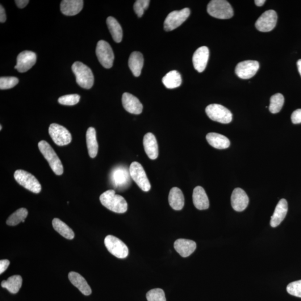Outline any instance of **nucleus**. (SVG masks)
Instances as JSON below:
<instances>
[{"label":"nucleus","instance_id":"37","mask_svg":"<svg viewBox=\"0 0 301 301\" xmlns=\"http://www.w3.org/2000/svg\"><path fill=\"white\" fill-rule=\"evenodd\" d=\"M19 79L14 77H1L0 78V89L8 90L18 85Z\"/></svg>","mask_w":301,"mask_h":301},{"label":"nucleus","instance_id":"32","mask_svg":"<svg viewBox=\"0 0 301 301\" xmlns=\"http://www.w3.org/2000/svg\"><path fill=\"white\" fill-rule=\"evenodd\" d=\"M52 224L54 229L66 239L72 240L74 238L75 234L73 230L60 219L54 218Z\"/></svg>","mask_w":301,"mask_h":301},{"label":"nucleus","instance_id":"7","mask_svg":"<svg viewBox=\"0 0 301 301\" xmlns=\"http://www.w3.org/2000/svg\"><path fill=\"white\" fill-rule=\"evenodd\" d=\"M95 53L100 63L104 68H112L114 64L115 56L111 45L107 41H99L96 47Z\"/></svg>","mask_w":301,"mask_h":301},{"label":"nucleus","instance_id":"4","mask_svg":"<svg viewBox=\"0 0 301 301\" xmlns=\"http://www.w3.org/2000/svg\"><path fill=\"white\" fill-rule=\"evenodd\" d=\"M208 13L219 19H229L234 15L233 8L227 1L225 0H212L207 7Z\"/></svg>","mask_w":301,"mask_h":301},{"label":"nucleus","instance_id":"26","mask_svg":"<svg viewBox=\"0 0 301 301\" xmlns=\"http://www.w3.org/2000/svg\"><path fill=\"white\" fill-rule=\"evenodd\" d=\"M144 57L139 52H134L131 53L129 58L128 66L134 76L139 77L144 66Z\"/></svg>","mask_w":301,"mask_h":301},{"label":"nucleus","instance_id":"27","mask_svg":"<svg viewBox=\"0 0 301 301\" xmlns=\"http://www.w3.org/2000/svg\"><path fill=\"white\" fill-rule=\"evenodd\" d=\"M170 206L175 211H181L185 204V198L182 191L178 187L171 189L169 196Z\"/></svg>","mask_w":301,"mask_h":301},{"label":"nucleus","instance_id":"24","mask_svg":"<svg viewBox=\"0 0 301 301\" xmlns=\"http://www.w3.org/2000/svg\"><path fill=\"white\" fill-rule=\"evenodd\" d=\"M68 277L71 283L80 291L84 295L89 296L91 294V290L86 280L80 274L75 271H70Z\"/></svg>","mask_w":301,"mask_h":301},{"label":"nucleus","instance_id":"36","mask_svg":"<svg viewBox=\"0 0 301 301\" xmlns=\"http://www.w3.org/2000/svg\"><path fill=\"white\" fill-rule=\"evenodd\" d=\"M80 95L78 94H69L62 96L58 99V102L62 105L74 106L79 103Z\"/></svg>","mask_w":301,"mask_h":301},{"label":"nucleus","instance_id":"43","mask_svg":"<svg viewBox=\"0 0 301 301\" xmlns=\"http://www.w3.org/2000/svg\"><path fill=\"white\" fill-rule=\"evenodd\" d=\"M16 5L20 8H23L27 6L29 2L28 0H16Z\"/></svg>","mask_w":301,"mask_h":301},{"label":"nucleus","instance_id":"41","mask_svg":"<svg viewBox=\"0 0 301 301\" xmlns=\"http://www.w3.org/2000/svg\"><path fill=\"white\" fill-rule=\"evenodd\" d=\"M10 265V261L7 259H3L0 261V274H2Z\"/></svg>","mask_w":301,"mask_h":301},{"label":"nucleus","instance_id":"11","mask_svg":"<svg viewBox=\"0 0 301 301\" xmlns=\"http://www.w3.org/2000/svg\"><path fill=\"white\" fill-rule=\"evenodd\" d=\"M49 133L54 143L58 146H66L69 144L72 140V135L68 129L57 123L50 125Z\"/></svg>","mask_w":301,"mask_h":301},{"label":"nucleus","instance_id":"15","mask_svg":"<svg viewBox=\"0 0 301 301\" xmlns=\"http://www.w3.org/2000/svg\"><path fill=\"white\" fill-rule=\"evenodd\" d=\"M36 61V55L31 51H24L17 57V63L15 69L20 73H25L30 69Z\"/></svg>","mask_w":301,"mask_h":301},{"label":"nucleus","instance_id":"9","mask_svg":"<svg viewBox=\"0 0 301 301\" xmlns=\"http://www.w3.org/2000/svg\"><path fill=\"white\" fill-rule=\"evenodd\" d=\"M190 14V10L189 8H185L181 10L170 12L165 20V30L170 31L179 27L189 18Z\"/></svg>","mask_w":301,"mask_h":301},{"label":"nucleus","instance_id":"25","mask_svg":"<svg viewBox=\"0 0 301 301\" xmlns=\"http://www.w3.org/2000/svg\"><path fill=\"white\" fill-rule=\"evenodd\" d=\"M206 139L209 145L217 149H226L231 145V142L227 137L219 133H209L207 135Z\"/></svg>","mask_w":301,"mask_h":301},{"label":"nucleus","instance_id":"40","mask_svg":"<svg viewBox=\"0 0 301 301\" xmlns=\"http://www.w3.org/2000/svg\"><path fill=\"white\" fill-rule=\"evenodd\" d=\"M291 120L294 124L301 123V109H298L292 113Z\"/></svg>","mask_w":301,"mask_h":301},{"label":"nucleus","instance_id":"46","mask_svg":"<svg viewBox=\"0 0 301 301\" xmlns=\"http://www.w3.org/2000/svg\"><path fill=\"white\" fill-rule=\"evenodd\" d=\"M2 125H1V126H0V130L1 131L2 130Z\"/></svg>","mask_w":301,"mask_h":301},{"label":"nucleus","instance_id":"35","mask_svg":"<svg viewBox=\"0 0 301 301\" xmlns=\"http://www.w3.org/2000/svg\"><path fill=\"white\" fill-rule=\"evenodd\" d=\"M148 301H166L165 292L160 288L150 290L146 294Z\"/></svg>","mask_w":301,"mask_h":301},{"label":"nucleus","instance_id":"17","mask_svg":"<svg viewBox=\"0 0 301 301\" xmlns=\"http://www.w3.org/2000/svg\"><path fill=\"white\" fill-rule=\"evenodd\" d=\"M209 58V50L208 47H200L195 52L192 57V62L195 70L202 73L206 69Z\"/></svg>","mask_w":301,"mask_h":301},{"label":"nucleus","instance_id":"29","mask_svg":"<svg viewBox=\"0 0 301 301\" xmlns=\"http://www.w3.org/2000/svg\"><path fill=\"white\" fill-rule=\"evenodd\" d=\"M107 24L113 39L117 43H120L122 40L123 31L119 23L115 18L110 16L107 19Z\"/></svg>","mask_w":301,"mask_h":301},{"label":"nucleus","instance_id":"33","mask_svg":"<svg viewBox=\"0 0 301 301\" xmlns=\"http://www.w3.org/2000/svg\"><path fill=\"white\" fill-rule=\"evenodd\" d=\"M28 215L27 209L20 208L11 214L6 221V224L10 226H15L21 222H25Z\"/></svg>","mask_w":301,"mask_h":301},{"label":"nucleus","instance_id":"42","mask_svg":"<svg viewBox=\"0 0 301 301\" xmlns=\"http://www.w3.org/2000/svg\"><path fill=\"white\" fill-rule=\"evenodd\" d=\"M6 20V15L5 10L2 5L0 7V22L1 23H5Z\"/></svg>","mask_w":301,"mask_h":301},{"label":"nucleus","instance_id":"13","mask_svg":"<svg viewBox=\"0 0 301 301\" xmlns=\"http://www.w3.org/2000/svg\"><path fill=\"white\" fill-rule=\"evenodd\" d=\"M277 22V14L272 10L266 11L257 20L256 28L261 32H269L273 30Z\"/></svg>","mask_w":301,"mask_h":301},{"label":"nucleus","instance_id":"44","mask_svg":"<svg viewBox=\"0 0 301 301\" xmlns=\"http://www.w3.org/2000/svg\"><path fill=\"white\" fill-rule=\"evenodd\" d=\"M254 2L257 6H262L264 5L266 1L265 0H256Z\"/></svg>","mask_w":301,"mask_h":301},{"label":"nucleus","instance_id":"22","mask_svg":"<svg viewBox=\"0 0 301 301\" xmlns=\"http://www.w3.org/2000/svg\"><path fill=\"white\" fill-rule=\"evenodd\" d=\"M84 1L82 0H63L60 4V10L66 16H74L83 9Z\"/></svg>","mask_w":301,"mask_h":301},{"label":"nucleus","instance_id":"30","mask_svg":"<svg viewBox=\"0 0 301 301\" xmlns=\"http://www.w3.org/2000/svg\"><path fill=\"white\" fill-rule=\"evenodd\" d=\"M162 83L168 89H174L181 86V74L177 70L171 71L162 78Z\"/></svg>","mask_w":301,"mask_h":301},{"label":"nucleus","instance_id":"23","mask_svg":"<svg viewBox=\"0 0 301 301\" xmlns=\"http://www.w3.org/2000/svg\"><path fill=\"white\" fill-rule=\"evenodd\" d=\"M192 200L196 208L199 210H206L209 208V201L206 191L202 187L195 188L192 194Z\"/></svg>","mask_w":301,"mask_h":301},{"label":"nucleus","instance_id":"45","mask_svg":"<svg viewBox=\"0 0 301 301\" xmlns=\"http://www.w3.org/2000/svg\"><path fill=\"white\" fill-rule=\"evenodd\" d=\"M297 65H298L299 72L301 77V60H298V62H297Z\"/></svg>","mask_w":301,"mask_h":301},{"label":"nucleus","instance_id":"8","mask_svg":"<svg viewBox=\"0 0 301 301\" xmlns=\"http://www.w3.org/2000/svg\"><path fill=\"white\" fill-rule=\"evenodd\" d=\"M129 174L133 181L142 190L148 192L150 189V184L143 167L137 162H133L129 167Z\"/></svg>","mask_w":301,"mask_h":301},{"label":"nucleus","instance_id":"2","mask_svg":"<svg viewBox=\"0 0 301 301\" xmlns=\"http://www.w3.org/2000/svg\"><path fill=\"white\" fill-rule=\"evenodd\" d=\"M72 69L79 86L87 90L90 89L93 87L94 75L89 66L82 62L76 61L73 64Z\"/></svg>","mask_w":301,"mask_h":301},{"label":"nucleus","instance_id":"31","mask_svg":"<svg viewBox=\"0 0 301 301\" xmlns=\"http://www.w3.org/2000/svg\"><path fill=\"white\" fill-rule=\"evenodd\" d=\"M23 283V279L19 275H15L1 282V287L6 288L12 294L18 293Z\"/></svg>","mask_w":301,"mask_h":301},{"label":"nucleus","instance_id":"21","mask_svg":"<svg viewBox=\"0 0 301 301\" xmlns=\"http://www.w3.org/2000/svg\"><path fill=\"white\" fill-rule=\"evenodd\" d=\"M174 248L181 257L186 258L194 252L196 243L193 241L179 239L174 242Z\"/></svg>","mask_w":301,"mask_h":301},{"label":"nucleus","instance_id":"16","mask_svg":"<svg viewBox=\"0 0 301 301\" xmlns=\"http://www.w3.org/2000/svg\"><path fill=\"white\" fill-rule=\"evenodd\" d=\"M249 199L246 192L241 188H236L231 196L232 207L234 211L238 212L244 211L248 207Z\"/></svg>","mask_w":301,"mask_h":301},{"label":"nucleus","instance_id":"5","mask_svg":"<svg viewBox=\"0 0 301 301\" xmlns=\"http://www.w3.org/2000/svg\"><path fill=\"white\" fill-rule=\"evenodd\" d=\"M206 112L211 120L223 124L231 123L233 119L232 112L228 109L218 104H211L207 107Z\"/></svg>","mask_w":301,"mask_h":301},{"label":"nucleus","instance_id":"1","mask_svg":"<svg viewBox=\"0 0 301 301\" xmlns=\"http://www.w3.org/2000/svg\"><path fill=\"white\" fill-rule=\"evenodd\" d=\"M100 202L109 210L122 214L127 211L128 204L122 196L116 194L114 190H109L100 196Z\"/></svg>","mask_w":301,"mask_h":301},{"label":"nucleus","instance_id":"34","mask_svg":"<svg viewBox=\"0 0 301 301\" xmlns=\"http://www.w3.org/2000/svg\"><path fill=\"white\" fill-rule=\"evenodd\" d=\"M284 102L283 95L277 93L271 96L270 99V111L271 114H275L281 111Z\"/></svg>","mask_w":301,"mask_h":301},{"label":"nucleus","instance_id":"12","mask_svg":"<svg viewBox=\"0 0 301 301\" xmlns=\"http://www.w3.org/2000/svg\"><path fill=\"white\" fill-rule=\"evenodd\" d=\"M130 177L129 171L124 166L115 167L111 174V181L113 185L120 189H125L129 185Z\"/></svg>","mask_w":301,"mask_h":301},{"label":"nucleus","instance_id":"10","mask_svg":"<svg viewBox=\"0 0 301 301\" xmlns=\"http://www.w3.org/2000/svg\"><path fill=\"white\" fill-rule=\"evenodd\" d=\"M106 247L112 255L120 259L128 256V248L124 242L115 236L109 235L104 240Z\"/></svg>","mask_w":301,"mask_h":301},{"label":"nucleus","instance_id":"14","mask_svg":"<svg viewBox=\"0 0 301 301\" xmlns=\"http://www.w3.org/2000/svg\"><path fill=\"white\" fill-rule=\"evenodd\" d=\"M259 68L258 61L245 60L238 63L236 68L237 76L242 79L252 78L258 72Z\"/></svg>","mask_w":301,"mask_h":301},{"label":"nucleus","instance_id":"20","mask_svg":"<svg viewBox=\"0 0 301 301\" xmlns=\"http://www.w3.org/2000/svg\"><path fill=\"white\" fill-rule=\"evenodd\" d=\"M145 152L150 160H156L158 156V146L155 136L152 133L146 134L143 140Z\"/></svg>","mask_w":301,"mask_h":301},{"label":"nucleus","instance_id":"3","mask_svg":"<svg viewBox=\"0 0 301 301\" xmlns=\"http://www.w3.org/2000/svg\"><path fill=\"white\" fill-rule=\"evenodd\" d=\"M38 148L42 154L48 162L53 172L57 175L63 174V166L52 146L47 141L43 140L39 142Z\"/></svg>","mask_w":301,"mask_h":301},{"label":"nucleus","instance_id":"18","mask_svg":"<svg viewBox=\"0 0 301 301\" xmlns=\"http://www.w3.org/2000/svg\"><path fill=\"white\" fill-rule=\"evenodd\" d=\"M122 102L125 110L130 114L140 115L143 110V106L139 99L130 93H124L122 95Z\"/></svg>","mask_w":301,"mask_h":301},{"label":"nucleus","instance_id":"6","mask_svg":"<svg viewBox=\"0 0 301 301\" xmlns=\"http://www.w3.org/2000/svg\"><path fill=\"white\" fill-rule=\"evenodd\" d=\"M14 178L21 186L33 193L38 194L41 190V184L37 179L31 174L22 170H16Z\"/></svg>","mask_w":301,"mask_h":301},{"label":"nucleus","instance_id":"38","mask_svg":"<svg viewBox=\"0 0 301 301\" xmlns=\"http://www.w3.org/2000/svg\"><path fill=\"white\" fill-rule=\"evenodd\" d=\"M149 0H138L134 4L133 8L135 13L139 18H141L150 5Z\"/></svg>","mask_w":301,"mask_h":301},{"label":"nucleus","instance_id":"39","mask_svg":"<svg viewBox=\"0 0 301 301\" xmlns=\"http://www.w3.org/2000/svg\"><path fill=\"white\" fill-rule=\"evenodd\" d=\"M290 295L301 298V280L290 283L287 287Z\"/></svg>","mask_w":301,"mask_h":301},{"label":"nucleus","instance_id":"19","mask_svg":"<svg viewBox=\"0 0 301 301\" xmlns=\"http://www.w3.org/2000/svg\"><path fill=\"white\" fill-rule=\"evenodd\" d=\"M288 212V203L287 200L282 199L279 200L277 206H276L274 212L271 216L270 224L271 227L275 228L281 224Z\"/></svg>","mask_w":301,"mask_h":301},{"label":"nucleus","instance_id":"28","mask_svg":"<svg viewBox=\"0 0 301 301\" xmlns=\"http://www.w3.org/2000/svg\"><path fill=\"white\" fill-rule=\"evenodd\" d=\"M86 140L89 155L92 158H95L97 155L98 144L95 129L93 127H90L88 129L86 133Z\"/></svg>","mask_w":301,"mask_h":301}]
</instances>
